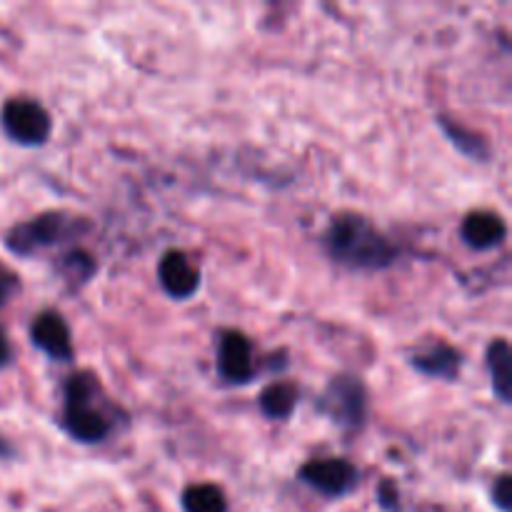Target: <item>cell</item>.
<instances>
[{"instance_id": "obj_1", "label": "cell", "mask_w": 512, "mask_h": 512, "mask_svg": "<svg viewBox=\"0 0 512 512\" xmlns=\"http://www.w3.org/2000/svg\"><path fill=\"white\" fill-rule=\"evenodd\" d=\"M330 260L350 270L378 273L398 260V248L375 228L373 220L358 213L335 215L323 235Z\"/></svg>"}, {"instance_id": "obj_2", "label": "cell", "mask_w": 512, "mask_h": 512, "mask_svg": "<svg viewBox=\"0 0 512 512\" xmlns=\"http://www.w3.org/2000/svg\"><path fill=\"white\" fill-rule=\"evenodd\" d=\"M60 425L75 443L83 445L105 443L115 433V418L93 373L83 370L65 380Z\"/></svg>"}, {"instance_id": "obj_3", "label": "cell", "mask_w": 512, "mask_h": 512, "mask_svg": "<svg viewBox=\"0 0 512 512\" xmlns=\"http://www.w3.org/2000/svg\"><path fill=\"white\" fill-rule=\"evenodd\" d=\"M90 233V223L83 215H73L68 210H48L25 223L13 225L5 233V248L18 258H33L55 245L73 243Z\"/></svg>"}, {"instance_id": "obj_4", "label": "cell", "mask_w": 512, "mask_h": 512, "mask_svg": "<svg viewBox=\"0 0 512 512\" xmlns=\"http://www.w3.org/2000/svg\"><path fill=\"white\" fill-rule=\"evenodd\" d=\"M318 413L343 430L363 428L368 420V388L355 375H335L318 395Z\"/></svg>"}, {"instance_id": "obj_5", "label": "cell", "mask_w": 512, "mask_h": 512, "mask_svg": "<svg viewBox=\"0 0 512 512\" xmlns=\"http://www.w3.org/2000/svg\"><path fill=\"white\" fill-rule=\"evenodd\" d=\"M0 125L8 140L23 148H40L48 143L53 118L33 98H10L0 110Z\"/></svg>"}, {"instance_id": "obj_6", "label": "cell", "mask_w": 512, "mask_h": 512, "mask_svg": "<svg viewBox=\"0 0 512 512\" xmlns=\"http://www.w3.org/2000/svg\"><path fill=\"white\" fill-rule=\"evenodd\" d=\"M300 483L308 485L318 495L328 500H340L355 493L360 485V473L350 460L345 458H315L308 460L298 470Z\"/></svg>"}, {"instance_id": "obj_7", "label": "cell", "mask_w": 512, "mask_h": 512, "mask_svg": "<svg viewBox=\"0 0 512 512\" xmlns=\"http://www.w3.org/2000/svg\"><path fill=\"white\" fill-rule=\"evenodd\" d=\"M253 343L240 330H225L218 343V375L230 385H248L255 378Z\"/></svg>"}, {"instance_id": "obj_8", "label": "cell", "mask_w": 512, "mask_h": 512, "mask_svg": "<svg viewBox=\"0 0 512 512\" xmlns=\"http://www.w3.org/2000/svg\"><path fill=\"white\" fill-rule=\"evenodd\" d=\"M30 343L55 363H70L75 355L73 335L58 310H45L30 323Z\"/></svg>"}, {"instance_id": "obj_9", "label": "cell", "mask_w": 512, "mask_h": 512, "mask_svg": "<svg viewBox=\"0 0 512 512\" xmlns=\"http://www.w3.org/2000/svg\"><path fill=\"white\" fill-rule=\"evenodd\" d=\"M158 280L165 295L173 300H188L200 290V270L183 250H168L158 263Z\"/></svg>"}, {"instance_id": "obj_10", "label": "cell", "mask_w": 512, "mask_h": 512, "mask_svg": "<svg viewBox=\"0 0 512 512\" xmlns=\"http://www.w3.org/2000/svg\"><path fill=\"white\" fill-rule=\"evenodd\" d=\"M463 353L455 345L445 343V340H435V343L425 345L423 350L410 355V365L418 370L425 378H438V380H458L460 370H463Z\"/></svg>"}, {"instance_id": "obj_11", "label": "cell", "mask_w": 512, "mask_h": 512, "mask_svg": "<svg viewBox=\"0 0 512 512\" xmlns=\"http://www.w3.org/2000/svg\"><path fill=\"white\" fill-rule=\"evenodd\" d=\"M460 238L468 248L485 253V250H495L505 243L508 238V225L493 210H473L463 218L460 225Z\"/></svg>"}, {"instance_id": "obj_12", "label": "cell", "mask_w": 512, "mask_h": 512, "mask_svg": "<svg viewBox=\"0 0 512 512\" xmlns=\"http://www.w3.org/2000/svg\"><path fill=\"white\" fill-rule=\"evenodd\" d=\"M438 125L460 155L475 160V163H488L493 158V148L488 145V140L480 133H475L473 128H465L463 123H458L450 115H438Z\"/></svg>"}, {"instance_id": "obj_13", "label": "cell", "mask_w": 512, "mask_h": 512, "mask_svg": "<svg viewBox=\"0 0 512 512\" xmlns=\"http://www.w3.org/2000/svg\"><path fill=\"white\" fill-rule=\"evenodd\" d=\"M485 368H488L493 393L500 403L508 405L512 400V355L510 343L505 338H495L485 350Z\"/></svg>"}, {"instance_id": "obj_14", "label": "cell", "mask_w": 512, "mask_h": 512, "mask_svg": "<svg viewBox=\"0 0 512 512\" xmlns=\"http://www.w3.org/2000/svg\"><path fill=\"white\" fill-rule=\"evenodd\" d=\"M300 403V390L295 383H270L260 393L258 408L268 420H288Z\"/></svg>"}, {"instance_id": "obj_15", "label": "cell", "mask_w": 512, "mask_h": 512, "mask_svg": "<svg viewBox=\"0 0 512 512\" xmlns=\"http://www.w3.org/2000/svg\"><path fill=\"white\" fill-rule=\"evenodd\" d=\"M55 273L60 275V280H63L68 288L78 290V288H83L88 280H93L95 258L90 253H85V250L73 248V250H68L65 255H60L58 263H55Z\"/></svg>"}, {"instance_id": "obj_16", "label": "cell", "mask_w": 512, "mask_h": 512, "mask_svg": "<svg viewBox=\"0 0 512 512\" xmlns=\"http://www.w3.org/2000/svg\"><path fill=\"white\" fill-rule=\"evenodd\" d=\"M183 512H228V498L213 483H195L183 490Z\"/></svg>"}, {"instance_id": "obj_17", "label": "cell", "mask_w": 512, "mask_h": 512, "mask_svg": "<svg viewBox=\"0 0 512 512\" xmlns=\"http://www.w3.org/2000/svg\"><path fill=\"white\" fill-rule=\"evenodd\" d=\"M378 505L385 512H405L403 495H400L398 483L393 478H383L378 485Z\"/></svg>"}, {"instance_id": "obj_18", "label": "cell", "mask_w": 512, "mask_h": 512, "mask_svg": "<svg viewBox=\"0 0 512 512\" xmlns=\"http://www.w3.org/2000/svg\"><path fill=\"white\" fill-rule=\"evenodd\" d=\"M510 485H512L510 475H500V478L493 483V488H490V503H493L500 512H512Z\"/></svg>"}, {"instance_id": "obj_19", "label": "cell", "mask_w": 512, "mask_h": 512, "mask_svg": "<svg viewBox=\"0 0 512 512\" xmlns=\"http://www.w3.org/2000/svg\"><path fill=\"white\" fill-rule=\"evenodd\" d=\"M20 290V278L8 268V265L0 263V310L5 308L10 298Z\"/></svg>"}, {"instance_id": "obj_20", "label": "cell", "mask_w": 512, "mask_h": 512, "mask_svg": "<svg viewBox=\"0 0 512 512\" xmlns=\"http://www.w3.org/2000/svg\"><path fill=\"white\" fill-rule=\"evenodd\" d=\"M13 363V345H10L8 335H5V330L0 328V370H5L8 365Z\"/></svg>"}, {"instance_id": "obj_21", "label": "cell", "mask_w": 512, "mask_h": 512, "mask_svg": "<svg viewBox=\"0 0 512 512\" xmlns=\"http://www.w3.org/2000/svg\"><path fill=\"white\" fill-rule=\"evenodd\" d=\"M10 458H15V450H13V445L8 443V438L0 433V460H10Z\"/></svg>"}]
</instances>
